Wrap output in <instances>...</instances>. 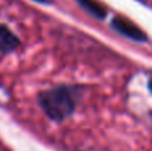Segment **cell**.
Returning <instances> with one entry per match:
<instances>
[{
    "instance_id": "cell-5",
    "label": "cell",
    "mask_w": 152,
    "mask_h": 151,
    "mask_svg": "<svg viewBox=\"0 0 152 151\" xmlns=\"http://www.w3.org/2000/svg\"><path fill=\"white\" fill-rule=\"evenodd\" d=\"M36 1H40V3H48L50 0H36Z\"/></svg>"
},
{
    "instance_id": "cell-3",
    "label": "cell",
    "mask_w": 152,
    "mask_h": 151,
    "mask_svg": "<svg viewBox=\"0 0 152 151\" xmlns=\"http://www.w3.org/2000/svg\"><path fill=\"white\" fill-rule=\"evenodd\" d=\"M19 45V39L5 26H0V54L10 52Z\"/></svg>"
},
{
    "instance_id": "cell-2",
    "label": "cell",
    "mask_w": 152,
    "mask_h": 151,
    "mask_svg": "<svg viewBox=\"0 0 152 151\" xmlns=\"http://www.w3.org/2000/svg\"><path fill=\"white\" fill-rule=\"evenodd\" d=\"M112 26L118 32L126 35L127 37H129V39H132V40L144 42V40L147 39L145 34L136 26V24L129 21V20H127V19H124V18H120V16H119V18H115L112 21Z\"/></svg>"
},
{
    "instance_id": "cell-4",
    "label": "cell",
    "mask_w": 152,
    "mask_h": 151,
    "mask_svg": "<svg viewBox=\"0 0 152 151\" xmlns=\"http://www.w3.org/2000/svg\"><path fill=\"white\" fill-rule=\"evenodd\" d=\"M83 8H86L89 13L95 15L96 18H104L105 16V8L103 7L100 3L95 1V0H77Z\"/></svg>"
},
{
    "instance_id": "cell-1",
    "label": "cell",
    "mask_w": 152,
    "mask_h": 151,
    "mask_svg": "<svg viewBox=\"0 0 152 151\" xmlns=\"http://www.w3.org/2000/svg\"><path fill=\"white\" fill-rule=\"evenodd\" d=\"M39 103L44 112L53 120H63L74 112L75 100L64 87L52 88L39 96Z\"/></svg>"
},
{
    "instance_id": "cell-6",
    "label": "cell",
    "mask_w": 152,
    "mask_h": 151,
    "mask_svg": "<svg viewBox=\"0 0 152 151\" xmlns=\"http://www.w3.org/2000/svg\"><path fill=\"white\" fill-rule=\"evenodd\" d=\"M148 86H150V90L152 91V80H151V82H150V83H148Z\"/></svg>"
}]
</instances>
